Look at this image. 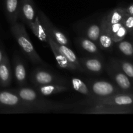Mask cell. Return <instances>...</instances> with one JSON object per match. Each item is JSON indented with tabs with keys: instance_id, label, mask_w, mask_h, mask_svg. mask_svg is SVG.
<instances>
[{
	"instance_id": "obj_1",
	"label": "cell",
	"mask_w": 133,
	"mask_h": 133,
	"mask_svg": "<svg viewBox=\"0 0 133 133\" xmlns=\"http://www.w3.org/2000/svg\"><path fill=\"white\" fill-rule=\"evenodd\" d=\"M13 91L26 103L31 105L37 112H61L67 111L79 105V103H62L46 99L35 89L29 87H21Z\"/></svg>"
},
{
	"instance_id": "obj_2",
	"label": "cell",
	"mask_w": 133,
	"mask_h": 133,
	"mask_svg": "<svg viewBox=\"0 0 133 133\" xmlns=\"http://www.w3.org/2000/svg\"><path fill=\"white\" fill-rule=\"evenodd\" d=\"M10 31L23 54L32 63L45 64V62L38 54L33 44L31 42L24 24L17 22L14 24L10 25Z\"/></svg>"
},
{
	"instance_id": "obj_3",
	"label": "cell",
	"mask_w": 133,
	"mask_h": 133,
	"mask_svg": "<svg viewBox=\"0 0 133 133\" xmlns=\"http://www.w3.org/2000/svg\"><path fill=\"white\" fill-rule=\"evenodd\" d=\"M0 109L8 113L37 112L31 105L22 99L14 91L0 92Z\"/></svg>"
},
{
	"instance_id": "obj_4",
	"label": "cell",
	"mask_w": 133,
	"mask_h": 133,
	"mask_svg": "<svg viewBox=\"0 0 133 133\" xmlns=\"http://www.w3.org/2000/svg\"><path fill=\"white\" fill-rule=\"evenodd\" d=\"M79 105L90 106L93 105H110L125 106L133 105L132 93H118L104 97H92L81 103H79Z\"/></svg>"
},
{
	"instance_id": "obj_5",
	"label": "cell",
	"mask_w": 133,
	"mask_h": 133,
	"mask_svg": "<svg viewBox=\"0 0 133 133\" xmlns=\"http://www.w3.org/2000/svg\"><path fill=\"white\" fill-rule=\"evenodd\" d=\"M107 71L109 76L115 82L116 86L125 93H132L133 91L132 83L129 78L122 71L116 61L112 58L107 66Z\"/></svg>"
},
{
	"instance_id": "obj_6",
	"label": "cell",
	"mask_w": 133,
	"mask_h": 133,
	"mask_svg": "<svg viewBox=\"0 0 133 133\" xmlns=\"http://www.w3.org/2000/svg\"><path fill=\"white\" fill-rule=\"evenodd\" d=\"M81 114H122L133 113V105L118 106L110 105H93L79 110Z\"/></svg>"
},
{
	"instance_id": "obj_7",
	"label": "cell",
	"mask_w": 133,
	"mask_h": 133,
	"mask_svg": "<svg viewBox=\"0 0 133 133\" xmlns=\"http://www.w3.org/2000/svg\"><path fill=\"white\" fill-rule=\"evenodd\" d=\"M31 81L35 86L44 85L48 84H67V80L53 73L41 68H36L31 73Z\"/></svg>"
},
{
	"instance_id": "obj_8",
	"label": "cell",
	"mask_w": 133,
	"mask_h": 133,
	"mask_svg": "<svg viewBox=\"0 0 133 133\" xmlns=\"http://www.w3.org/2000/svg\"><path fill=\"white\" fill-rule=\"evenodd\" d=\"M87 84L95 97H107L123 92L116 85L107 81L90 80L88 81Z\"/></svg>"
},
{
	"instance_id": "obj_9",
	"label": "cell",
	"mask_w": 133,
	"mask_h": 133,
	"mask_svg": "<svg viewBox=\"0 0 133 133\" xmlns=\"http://www.w3.org/2000/svg\"><path fill=\"white\" fill-rule=\"evenodd\" d=\"M38 15L45 29L47 36H50L58 44L66 45H69V40L67 36L52 23L48 16L42 11L39 10Z\"/></svg>"
},
{
	"instance_id": "obj_10",
	"label": "cell",
	"mask_w": 133,
	"mask_h": 133,
	"mask_svg": "<svg viewBox=\"0 0 133 133\" xmlns=\"http://www.w3.org/2000/svg\"><path fill=\"white\" fill-rule=\"evenodd\" d=\"M101 32L99 37L98 44L100 49L102 50L110 51L112 49L114 42L112 39L111 35L109 31V24L107 21L106 17H103L101 22Z\"/></svg>"
},
{
	"instance_id": "obj_11",
	"label": "cell",
	"mask_w": 133,
	"mask_h": 133,
	"mask_svg": "<svg viewBox=\"0 0 133 133\" xmlns=\"http://www.w3.org/2000/svg\"><path fill=\"white\" fill-rule=\"evenodd\" d=\"M79 62L84 71L92 74H100L105 69V64L100 57H84L79 58Z\"/></svg>"
},
{
	"instance_id": "obj_12",
	"label": "cell",
	"mask_w": 133,
	"mask_h": 133,
	"mask_svg": "<svg viewBox=\"0 0 133 133\" xmlns=\"http://www.w3.org/2000/svg\"><path fill=\"white\" fill-rule=\"evenodd\" d=\"M36 10L32 0H20L19 18L27 25L33 22L36 18Z\"/></svg>"
},
{
	"instance_id": "obj_13",
	"label": "cell",
	"mask_w": 133,
	"mask_h": 133,
	"mask_svg": "<svg viewBox=\"0 0 133 133\" xmlns=\"http://www.w3.org/2000/svg\"><path fill=\"white\" fill-rule=\"evenodd\" d=\"M48 45L50 46L52 52H53L54 57L55 58L56 61H57V64H58V66L62 69H65V70H70V71H78V69L77 68L76 66H74V64L69 62L66 57L57 49L54 44V40L50 37V36H48Z\"/></svg>"
},
{
	"instance_id": "obj_14",
	"label": "cell",
	"mask_w": 133,
	"mask_h": 133,
	"mask_svg": "<svg viewBox=\"0 0 133 133\" xmlns=\"http://www.w3.org/2000/svg\"><path fill=\"white\" fill-rule=\"evenodd\" d=\"M14 69L16 83L19 87H24L27 84V71L23 61L18 55L14 57Z\"/></svg>"
},
{
	"instance_id": "obj_15",
	"label": "cell",
	"mask_w": 133,
	"mask_h": 133,
	"mask_svg": "<svg viewBox=\"0 0 133 133\" xmlns=\"http://www.w3.org/2000/svg\"><path fill=\"white\" fill-rule=\"evenodd\" d=\"M20 0H5V9L6 16L10 25L18 22L19 18Z\"/></svg>"
},
{
	"instance_id": "obj_16",
	"label": "cell",
	"mask_w": 133,
	"mask_h": 133,
	"mask_svg": "<svg viewBox=\"0 0 133 133\" xmlns=\"http://www.w3.org/2000/svg\"><path fill=\"white\" fill-rule=\"evenodd\" d=\"M35 90L41 96H50L69 90V88L64 84H48L35 86Z\"/></svg>"
},
{
	"instance_id": "obj_17",
	"label": "cell",
	"mask_w": 133,
	"mask_h": 133,
	"mask_svg": "<svg viewBox=\"0 0 133 133\" xmlns=\"http://www.w3.org/2000/svg\"><path fill=\"white\" fill-rule=\"evenodd\" d=\"M12 81V73L10 62L7 55L5 54L0 64V85L3 87H9Z\"/></svg>"
},
{
	"instance_id": "obj_18",
	"label": "cell",
	"mask_w": 133,
	"mask_h": 133,
	"mask_svg": "<svg viewBox=\"0 0 133 133\" xmlns=\"http://www.w3.org/2000/svg\"><path fill=\"white\" fill-rule=\"evenodd\" d=\"M54 44L56 48H57L58 51L64 56L66 58V59L71 62L72 64L76 66L77 68L78 69V71H81V72H85L84 69L82 68L81 66L80 62H79V58L77 57L75 53L71 50L70 48L68 47V45H62V44H60L56 42L54 40Z\"/></svg>"
},
{
	"instance_id": "obj_19",
	"label": "cell",
	"mask_w": 133,
	"mask_h": 133,
	"mask_svg": "<svg viewBox=\"0 0 133 133\" xmlns=\"http://www.w3.org/2000/svg\"><path fill=\"white\" fill-rule=\"evenodd\" d=\"M77 42L81 49L85 51L86 52L94 55L95 57H101L99 48L97 45V43L94 42L87 37L78 38L77 39Z\"/></svg>"
},
{
	"instance_id": "obj_20",
	"label": "cell",
	"mask_w": 133,
	"mask_h": 133,
	"mask_svg": "<svg viewBox=\"0 0 133 133\" xmlns=\"http://www.w3.org/2000/svg\"><path fill=\"white\" fill-rule=\"evenodd\" d=\"M28 27L40 41L48 44V36L38 14H36L35 21L30 23Z\"/></svg>"
},
{
	"instance_id": "obj_21",
	"label": "cell",
	"mask_w": 133,
	"mask_h": 133,
	"mask_svg": "<svg viewBox=\"0 0 133 133\" xmlns=\"http://www.w3.org/2000/svg\"><path fill=\"white\" fill-rule=\"evenodd\" d=\"M70 82H71L72 88L75 91L81 94L84 95L88 98L95 97L94 95L92 94V92L90 90L88 84L84 83L83 80L79 79V78H72Z\"/></svg>"
},
{
	"instance_id": "obj_22",
	"label": "cell",
	"mask_w": 133,
	"mask_h": 133,
	"mask_svg": "<svg viewBox=\"0 0 133 133\" xmlns=\"http://www.w3.org/2000/svg\"><path fill=\"white\" fill-rule=\"evenodd\" d=\"M100 32H101V23H91L84 29V31L85 37L88 38V39L97 44L98 42Z\"/></svg>"
},
{
	"instance_id": "obj_23",
	"label": "cell",
	"mask_w": 133,
	"mask_h": 133,
	"mask_svg": "<svg viewBox=\"0 0 133 133\" xmlns=\"http://www.w3.org/2000/svg\"><path fill=\"white\" fill-rule=\"evenodd\" d=\"M125 14L126 11L125 8L119 7L113 9L107 15L105 16V17L109 25H112L122 22Z\"/></svg>"
},
{
	"instance_id": "obj_24",
	"label": "cell",
	"mask_w": 133,
	"mask_h": 133,
	"mask_svg": "<svg viewBox=\"0 0 133 133\" xmlns=\"http://www.w3.org/2000/svg\"><path fill=\"white\" fill-rule=\"evenodd\" d=\"M117 48L119 52L129 57H133V44L127 40H122L116 43Z\"/></svg>"
},
{
	"instance_id": "obj_25",
	"label": "cell",
	"mask_w": 133,
	"mask_h": 133,
	"mask_svg": "<svg viewBox=\"0 0 133 133\" xmlns=\"http://www.w3.org/2000/svg\"><path fill=\"white\" fill-rule=\"evenodd\" d=\"M115 60L122 71L129 78L133 84V64L125 60L117 59V58H115Z\"/></svg>"
},
{
	"instance_id": "obj_26",
	"label": "cell",
	"mask_w": 133,
	"mask_h": 133,
	"mask_svg": "<svg viewBox=\"0 0 133 133\" xmlns=\"http://www.w3.org/2000/svg\"><path fill=\"white\" fill-rule=\"evenodd\" d=\"M127 34H128V31H127V30L126 29V28L123 25L118 29V31H117L114 35H113L112 36V39L114 44H116V43L124 40Z\"/></svg>"
},
{
	"instance_id": "obj_27",
	"label": "cell",
	"mask_w": 133,
	"mask_h": 133,
	"mask_svg": "<svg viewBox=\"0 0 133 133\" xmlns=\"http://www.w3.org/2000/svg\"><path fill=\"white\" fill-rule=\"evenodd\" d=\"M122 24L123 25L126 29L128 31V33H131L133 31V16L130 14H125V16L122 20Z\"/></svg>"
},
{
	"instance_id": "obj_28",
	"label": "cell",
	"mask_w": 133,
	"mask_h": 133,
	"mask_svg": "<svg viewBox=\"0 0 133 133\" xmlns=\"http://www.w3.org/2000/svg\"><path fill=\"white\" fill-rule=\"evenodd\" d=\"M125 11L127 14L133 16V4L130 5L127 7L125 8Z\"/></svg>"
},
{
	"instance_id": "obj_29",
	"label": "cell",
	"mask_w": 133,
	"mask_h": 133,
	"mask_svg": "<svg viewBox=\"0 0 133 133\" xmlns=\"http://www.w3.org/2000/svg\"><path fill=\"white\" fill-rule=\"evenodd\" d=\"M4 55H5V54H4L3 53V51L2 49L0 48V64H1V62H2L3 59Z\"/></svg>"
},
{
	"instance_id": "obj_30",
	"label": "cell",
	"mask_w": 133,
	"mask_h": 133,
	"mask_svg": "<svg viewBox=\"0 0 133 133\" xmlns=\"http://www.w3.org/2000/svg\"><path fill=\"white\" fill-rule=\"evenodd\" d=\"M129 34H131V35H132V36L133 37V31H132V32H131V33H129Z\"/></svg>"
}]
</instances>
